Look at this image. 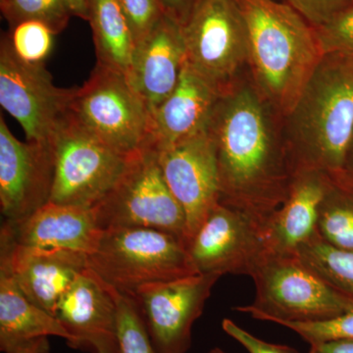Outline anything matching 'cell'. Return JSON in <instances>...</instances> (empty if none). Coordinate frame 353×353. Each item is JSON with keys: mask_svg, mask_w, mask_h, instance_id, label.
Segmentation results:
<instances>
[{"mask_svg": "<svg viewBox=\"0 0 353 353\" xmlns=\"http://www.w3.org/2000/svg\"><path fill=\"white\" fill-rule=\"evenodd\" d=\"M269 108L256 88L236 83L221 94L206 126L217 159L219 202L248 216L262 233L287 199L294 171Z\"/></svg>", "mask_w": 353, "mask_h": 353, "instance_id": "obj_1", "label": "cell"}, {"mask_svg": "<svg viewBox=\"0 0 353 353\" xmlns=\"http://www.w3.org/2000/svg\"><path fill=\"white\" fill-rule=\"evenodd\" d=\"M248 29V63L272 109L292 111L324 52L314 28L278 0H239Z\"/></svg>", "mask_w": 353, "mask_h": 353, "instance_id": "obj_2", "label": "cell"}, {"mask_svg": "<svg viewBox=\"0 0 353 353\" xmlns=\"http://www.w3.org/2000/svg\"><path fill=\"white\" fill-rule=\"evenodd\" d=\"M285 117L292 169L345 171L353 136V62L325 54Z\"/></svg>", "mask_w": 353, "mask_h": 353, "instance_id": "obj_3", "label": "cell"}, {"mask_svg": "<svg viewBox=\"0 0 353 353\" xmlns=\"http://www.w3.org/2000/svg\"><path fill=\"white\" fill-rule=\"evenodd\" d=\"M87 260L102 282L128 296L145 285L199 274L181 239L146 228L105 230Z\"/></svg>", "mask_w": 353, "mask_h": 353, "instance_id": "obj_4", "label": "cell"}, {"mask_svg": "<svg viewBox=\"0 0 353 353\" xmlns=\"http://www.w3.org/2000/svg\"><path fill=\"white\" fill-rule=\"evenodd\" d=\"M250 277L255 285L254 301L234 310L260 321L320 322L353 308L352 297L325 282L296 254L268 250Z\"/></svg>", "mask_w": 353, "mask_h": 353, "instance_id": "obj_5", "label": "cell"}, {"mask_svg": "<svg viewBox=\"0 0 353 353\" xmlns=\"http://www.w3.org/2000/svg\"><path fill=\"white\" fill-rule=\"evenodd\" d=\"M70 113L95 137L124 154L150 145L152 116L126 74L97 63L83 87L76 88Z\"/></svg>", "mask_w": 353, "mask_h": 353, "instance_id": "obj_6", "label": "cell"}, {"mask_svg": "<svg viewBox=\"0 0 353 353\" xmlns=\"http://www.w3.org/2000/svg\"><path fill=\"white\" fill-rule=\"evenodd\" d=\"M55 176L50 201L94 208L124 175L132 158L95 137L69 112L52 139Z\"/></svg>", "mask_w": 353, "mask_h": 353, "instance_id": "obj_7", "label": "cell"}, {"mask_svg": "<svg viewBox=\"0 0 353 353\" xmlns=\"http://www.w3.org/2000/svg\"><path fill=\"white\" fill-rule=\"evenodd\" d=\"M92 208L102 231L159 230L178 236L187 246L185 213L165 182L157 150L152 146L132 158L119 182Z\"/></svg>", "mask_w": 353, "mask_h": 353, "instance_id": "obj_8", "label": "cell"}, {"mask_svg": "<svg viewBox=\"0 0 353 353\" xmlns=\"http://www.w3.org/2000/svg\"><path fill=\"white\" fill-rule=\"evenodd\" d=\"M185 63L224 94L248 57V29L239 0H197L183 25Z\"/></svg>", "mask_w": 353, "mask_h": 353, "instance_id": "obj_9", "label": "cell"}, {"mask_svg": "<svg viewBox=\"0 0 353 353\" xmlns=\"http://www.w3.org/2000/svg\"><path fill=\"white\" fill-rule=\"evenodd\" d=\"M76 88H58L44 64H32L14 52L8 34L0 41V104L19 122L27 141H51L69 112Z\"/></svg>", "mask_w": 353, "mask_h": 353, "instance_id": "obj_10", "label": "cell"}, {"mask_svg": "<svg viewBox=\"0 0 353 353\" xmlns=\"http://www.w3.org/2000/svg\"><path fill=\"white\" fill-rule=\"evenodd\" d=\"M221 276L196 274L141 288L131 296L141 311L157 353H187L192 327Z\"/></svg>", "mask_w": 353, "mask_h": 353, "instance_id": "obj_11", "label": "cell"}, {"mask_svg": "<svg viewBox=\"0 0 353 353\" xmlns=\"http://www.w3.org/2000/svg\"><path fill=\"white\" fill-rule=\"evenodd\" d=\"M199 274L252 276L268 252L263 233L248 216L218 202L187 245Z\"/></svg>", "mask_w": 353, "mask_h": 353, "instance_id": "obj_12", "label": "cell"}, {"mask_svg": "<svg viewBox=\"0 0 353 353\" xmlns=\"http://www.w3.org/2000/svg\"><path fill=\"white\" fill-rule=\"evenodd\" d=\"M55 176L52 141H21L0 116V210L18 221L50 201Z\"/></svg>", "mask_w": 353, "mask_h": 353, "instance_id": "obj_13", "label": "cell"}, {"mask_svg": "<svg viewBox=\"0 0 353 353\" xmlns=\"http://www.w3.org/2000/svg\"><path fill=\"white\" fill-rule=\"evenodd\" d=\"M157 152L165 182L185 213L188 245L220 201L214 145L205 128Z\"/></svg>", "mask_w": 353, "mask_h": 353, "instance_id": "obj_14", "label": "cell"}, {"mask_svg": "<svg viewBox=\"0 0 353 353\" xmlns=\"http://www.w3.org/2000/svg\"><path fill=\"white\" fill-rule=\"evenodd\" d=\"M55 317L71 336L70 347L90 353H121L115 299L108 285L90 269L65 294Z\"/></svg>", "mask_w": 353, "mask_h": 353, "instance_id": "obj_15", "label": "cell"}, {"mask_svg": "<svg viewBox=\"0 0 353 353\" xmlns=\"http://www.w3.org/2000/svg\"><path fill=\"white\" fill-rule=\"evenodd\" d=\"M0 256L6 257L27 299L50 314L88 269V255L68 250H41L15 245L0 233Z\"/></svg>", "mask_w": 353, "mask_h": 353, "instance_id": "obj_16", "label": "cell"}, {"mask_svg": "<svg viewBox=\"0 0 353 353\" xmlns=\"http://www.w3.org/2000/svg\"><path fill=\"white\" fill-rule=\"evenodd\" d=\"M185 62L183 25L163 15L134 46L127 75L152 115L175 90Z\"/></svg>", "mask_w": 353, "mask_h": 353, "instance_id": "obj_17", "label": "cell"}, {"mask_svg": "<svg viewBox=\"0 0 353 353\" xmlns=\"http://www.w3.org/2000/svg\"><path fill=\"white\" fill-rule=\"evenodd\" d=\"M0 233L25 248H58L88 255L97 250L103 231L94 208L48 202L23 219L4 220Z\"/></svg>", "mask_w": 353, "mask_h": 353, "instance_id": "obj_18", "label": "cell"}, {"mask_svg": "<svg viewBox=\"0 0 353 353\" xmlns=\"http://www.w3.org/2000/svg\"><path fill=\"white\" fill-rule=\"evenodd\" d=\"M221 94L185 62L175 90L152 113L150 145L163 150L203 131Z\"/></svg>", "mask_w": 353, "mask_h": 353, "instance_id": "obj_19", "label": "cell"}, {"mask_svg": "<svg viewBox=\"0 0 353 353\" xmlns=\"http://www.w3.org/2000/svg\"><path fill=\"white\" fill-rule=\"evenodd\" d=\"M329 183L330 175L325 172L294 169L287 199L264 229L269 250L294 254L296 248L315 233L318 212Z\"/></svg>", "mask_w": 353, "mask_h": 353, "instance_id": "obj_20", "label": "cell"}, {"mask_svg": "<svg viewBox=\"0 0 353 353\" xmlns=\"http://www.w3.org/2000/svg\"><path fill=\"white\" fill-rule=\"evenodd\" d=\"M71 336L55 316L39 307L23 294L10 265L0 256V350L10 353L28 341L43 336Z\"/></svg>", "mask_w": 353, "mask_h": 353, "instance_id": "obj_21", "label": "cell"}, {"mask_svg": "<svg viewBox=\"0 0 353 353\" xmlns=\"http://www.w3.org/2000/svg\"><path fill=\"white\" fill-rule=\"evenodd\" d=\"M97 63L128 75L134 41L131 28L117 0H85Z\"/></svg>", "mask_w": 353, "mask_h": 353, "instance_id": "obj_22", "label": "cell"}, {"mask_svg": "<svg viewBox=\"0 0 353 353\" xmlns=\"http://www.w3.org/2000/svg\"><path fill=\"white\" fill-rule=\"evenodd\" d=\"M329 175L316 231L330 245L353 252V178L345 171Z\"/></svg>", "mask_w": 353, "mask_h": 353, "instance_id": "obj_23", "label": "cell"}, {"mask_svg": "<svg viewBox=\"0 0 353 353\" xmlns=\"http://www.w3.org/2000/svg\"><path fill=\"white\" fill-rule=\"evenodd\" d=\"M294 254L325 282L353 299V252L330 245L316 231Z\"/></svg>", "mask_w": 353, "mask_h": 353, "instance_id": "obj_24", "label": "cell"}, {"mask_svg": "<svg viewBox=\"0 0 353 353\" xmlns=\"http://www.w3.org/2000/svg\"><path fill=\"white\" fill-rule=\"evenodd\" d=\"M0 10L9 28L38 21L55 34L63 32L74 16L69 0H0Z\"/></svg>", "mask_w": 353, "mask_h": 353, "instance_id": "obj_25", "label": "cell"}, {"mask_svg": "<svg viewBox=\"0 0 353 353\" xmlns=\"http://www.w3.org/2000/svg\"><path fill=\"white\" fill-rule=\"evenodd\" d=\"M108 287L117 306L121 353H157L136 301Z\"/></svg>", "mask_w": 353, "mask_h": 353, "instance_id": "obj_26", "label": "cell"}, {"mask_svg": "<svg viewBox=\"0 0 353 353\" xmlns=\"http://www.w3.org/2000/svg\"><path fill=\"white\" fill-rule=\"evenodd\" d=\"M7 34L16 55L32 64H44L52 52L57 36L38 21H25L9 28Z\"/></svg>", "mask_w": 353, "mask_h": 353, "instance_id": "obj_27", "label": "cell"}, {"mask_svg": "<svg viewBox=\"0 0 353 353\" xmlns=\"http://www.w3.org/2000/svg\"><path fill=\"white\" fill-rule=\"evenodd\" d=\"M292 330L309 345L336 339H353V308L338 317L320 322L280 323Z\"/></svg>", "mask_w": 353, "mask_h": 353, "instance_id": "obj_28", "label": "cell"}, {"mask_svg": "<svg viewBox=\"0 0 353 353\" xmlns=\"http://www.w3.org/2000/svg\"><path fill=\"white\" fill-rule=\"evenodd\" d=\"M315 31L324 54L338 55L353 62V8Z\"/></svg>", "mask_w": 353, "mask_h": 353, "instance_id": "obj_29", "label": "cell"}, {"mask_svg": "<svg viewBox=\"0 0 353 353\" xmlns=\"http://www.w3.org/2000/svg\"><path fill=\"white\" fill-rule=\"evenodd\" d=\"M131 28L134 46L152 31L164 15L154 0H117Z\"/></svg>", "mask_w": 353, "mask_h": 353, "instance_id": "obj_30", "label": "cell"}, {"mask_svg": "<svg viewBox=\"0 0 353 353\" xmlns=\"http://www.w3.org/2000/svg\"><path fill=\"white\" fill-rule=\"evenodd\" d=\"M314 29L353 8V0H284Z\"/></svg>", "mask_w": 353, "mask_h": 353, "instance_id": "obj_31", "label": "cell"}, {"mask_svg": "<svg viewBox=\"0 0 353 353\" xmlns=\"http://www.w3.org/2000/svg\"><path fill=\"white\" fill-rule=\"evenodd\" d=\"M222 328L225 333L243 345L248 353H301L289 345H277L260 340L250 332L241 328L233 320L227 318L223 320Z\"/></svg>", "mask_w": 353, "mask_h": 353, "instance_id": "obj_32", "label": "cell"}, {"mask_svg": "<svg viewBox=\"0 0 353 353\" xmlns=\"http://www.w3.org/2000/svg\"><path fill=\"white\" fill-rule=\"evenodd\" d=\"M164 15L183 25L197 0H154Z\"/></svg>", "mask_w": 353, "mask_h": 353, "instance_id": "obj_33", "label": "cell"}, {"mask_svg": "<svg viewBox=\"0 0 353 353\" xmlns=\"http://www.w3.org/2000/svg\"><path fill=\"white\" fill-rule=\"evenodd\" d=\"M309 353H353V339H336L310 345Z\"/></svg>", "mask_w": 353, "mask_h": 353, "instance_id": "obj_34", "label": "cell"}, {"mask_svg": "<svg viewBox=\"0 0 353 353\" xmlns=\"http://www.w3.org/2000/svg\"><path fill=\"white\" fill-rule=\"evenodd\" d=\"M50 345L48 336H43L28 341L10 353H50Z\"/></svg>", "mask_w": 353, "mask_h": 353, "instance_id": "obj_35", "label": "cell"}, {"mask_svg": "<svg viewBox=\"0 0 353 353\" xmlns=\"http://www.w3.org/2000/svg\"><path fill=\"white\" fill-rule=\"evenodd\" d=\"M71 4L74 16L87 21V8H85V0H69Z\"/></svg>", "mask_w": 353, "mask_h": 353, "instance_id": "obj_36", "label": "cell"}, {"mask_svg": "<svg viewBox=\"0 0 353 353\" xmlns=\"http://www.w3.org/2000/svg\"><path fill=\"white\" fill-rule=\"evenodd\" d=\"M345 171L348 175L353 178V136L352 143H350V148H348L347 161H345Z\"/></svg>", "mask_w": 353, "mask_h": 353, "instance_id": "obj_37", "label": "cell"}, {"mask_svg": "<svg viewBox=\"0 0 353 353\" xmlns=\"http://www.w3.org/2000/svg\"><path fill=\"white\" fill-rule=\"evenodd\" d=\"M208 353H227L220 347H213L212 350H209Z\"/></svg>", "mask_w": 353, "mask_h": 353, "instance_id": "obj_38", "label": "cell"}]
</instances>
